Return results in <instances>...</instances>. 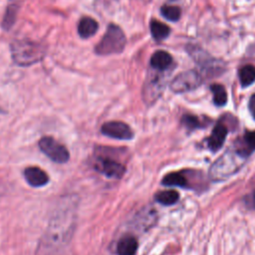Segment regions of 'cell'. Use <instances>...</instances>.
<instances>
[{
	"instance_id": "5b68a950",
	"label": "cell",
	"mask_w": 255,
	"mask_h": 255,
	"mask_svg": "<svg viewBox=\"0 0 255 255\" xmlns=\"http://www.w3.org/2000/svg\"><path fill=\"white\" fill-rule=\"evenodd\" d=\"M39 147L43 153L56 163H65L70 158L66 146L52 136H43L39 140Z\"/></svg>"
},
{
	"instance_id": "5bb4252c",
	"label": "cell",
	"mask_w": 255,
	"mask_h": 255,
	"mask_svg": "<svg viewBox=\"0 0 255 255\" xmlns=\"http://www.w3.org/2000/svg\"><path fill=\"white\" fill-rule=\"evenodd\" d=\"M172 63L171 56L165 51H156L150 58V65L156 71L166 70Z\"/></svg>"
},
{
	"instance_id": "9c48e42d",
	"label": "cell",
	"mask_w": 255,
	"mask_h": 255,
	"mask_svg": "<svg viewBox=\"0 0 255 255\" xmlns=\"http://www.w3.org/2000/svg\"><path fill=\"white\" fill-rule=\"evenodd\" d=\"M227 132H228V128H227L226 125L223 122H219L214 127L211 134L209 135V137L207 139L208 148L213 152L219 150L224 143Z\"/></svg>"
},
{
	"instance_id": "30bf717a",
	"label": "cell",
	"mask_w": 255,
	"mask_h": 255,
	"mask_svg": "<svg viewBox=\"0 0 255 255\" xmlns=\"http://www.w3.org/2000/svg\"><path fill=\"white\" fill-rule=\"evenodd\" d=\"M26 181L33 187H41L49 182L47 172L37 166H29L24 170Z\"/></svg>"
},
{
	"instance_id": "d6986e66",
	"label": "cell",
	"mask_w": 255,
	"mask_h": 255,
	"mask_svg": "<svg viewBox=\"0 0 255 255\" xmlns=\"http://www.w3.org/2000/svg\"><path fill=\"white\" fill-rule=\"evenodd\" d=\"M211 92L213 94V102L216 106L222 107L227 102V93L225 91V88L222 85L214 84L210 87Z\"/></svg>"
},
{
	"instance_id": "6da1fadb",
	"label": "cell",
	"mask_w": 255,
	"mask_h": 255,
	"mask_svg": "<svg viewBox=\"0 0 255 255\" xmlns=\"http://www.w3.org/2000/svg\"><path fill=\"white\" fill-rule=\"evenodd\" d=\"M77 221V204L75 200L66 198L58 204L47 226L37 255H58L73 236Z\"/></svg>"
},
{
	"instance_id": "8992f818",
	"label": "cell",
	"mask_w": 255,
	"mask_h": 255,
	"mask_svg": "<svg viewBox=\"0 0 255 255\" xmlns=\"http://www.w3.org/2000/svg\"><path fill=\"white\" fill-rule=\"evenodd\" d=\"M95 168L106 177L117 179L121 178L126 171L125 165L118 158L110 154L97 155Z\"/></svg>"
},
{
	"instance_id": "8fae6325",
	"label": "cell",
	"mask_w": 255,
	"mask_h": 255,
	"mask_svg": "<svg viewBox=\"0 0 255 255\" xmlns=\"http://www.w3.org/2000/svg\"><path fill=\"white\" fill-rule=\"evenodd\" d=\"M233 148L247 158L255 150V131H246L241 138L236 140Z\"/></svg>"
},
{
	"instance_id": "ba28073f",
	"label": "cell",
	"mask_w": 255,
	"mask_h": 255,
	"mask_svg": "<svg viewBox=\"0 0 255 255\" xmlns=\"http://www.w3.org/2000/svg\"><path fill=\"white\" fill-rule=\"evenodd\" d=\"M101 132L109 137L123 140H129L133 137V131L128 125L119 121L105 123L101 128Z\"/></svg>"
},
{
	"instance_id": "2e32d148",
	"label": "cell",
	"mask_w": 255,
	"mask_h": 255,
	"mask_svg": "<svg viewBox=\"0 0 255 255\" xmlns=\"http://www.w3.org/2000/svg\"><path fill=\"white\" fill-rule=\"evenodd\" d=\"M150 32H151V35L154 40L162 41L168 37V35L170 33V29L167 25H165L157 20H152L150 22Z\"/></svg>"
},
{
	"instance_id": "7c38bea8",
	"label": "cell",
	"mask_w": 255,
	"mask_h": 255,
	"mask_svg": "<svg viewBox=\"0 0 255 255\" xmlns=\"http://www.w3.org/2000/svg\"><path fill=\"white\" fill-rule=\"evenodd\" d=\"M137 240L133 236H124L117 245L118 255H135L137 251Z\"/></svg>"
},
{
	"instance_id": "e0dca14e",
	"label": "cell",
	"mask_w": 255,
	"mask_h": 255,
	"mask_svg": "<svg viewBox=\"0 0 255 255\" xmlns=\"http://www.w3.org/2000/svg\"><path fill=\"white\" fill-rule=\"evenodd\" d=\"M239 80L242 87L250 86L255 82V67L252 65H246L239 71Z\"/></svg>"
},
{
	"instance_id": "cb8c5ba5",
	"label": "cell",
	"mask_w": 255,
	"mask_h": 255,
	"mask_svg": "<svg viewBox=\"0 0 255 255\" xmlns=\"http://www.w3.org/2000/svg\"><path fill=\"white\" fill-rule=\"evenodd\" d=\"M255 107V95H253L250 99V102H249V108L252 109Z\"/></svg>"
},
{
	"instance_id": "52a82bcc",
	"label": "cell",
	"mask_w": 255,
	"mask_h": 255,
	"mask_svg": "<svg viewBox=\"0 0 255 255\" xmlns=\"http://www.w3.org/2000/svg\"><path fill=\"white\" fill-rule=\"evenodd\" d=\"M202 82L200 75L195 71H187L178 74L170 83V89L174 93H185L196 89Z\"/></svg>"
},
{
	"instance_id": "277c9868",
	"label": "cell",
	"mask_w": 255,
	"mask_h": 255,
	"mask_svg": "<svg viewBox=\"0 0 255 255\" xmlns=\"http://www.w3.org/2000/svg\"><path fill=\"white\" fill-rule=\"evenodd\" d=\"M127 39L123 30L119 26L111 24L100 43L96 46L95 51L102 56L119 54L124 51Z\"/></svg>"
},
{
	"instance_id": "d4e9b609",
	"label": "cell",
	"mask_w": 255,
	"mask_h": 255,
	"mask_svg": "<svg viewBox=\"0 0 255 255\" xmlns=\"http://www.w3.org/2000/svg\"><path fill=\"white\" fill-rule=\"evenodd\" d=\"M251 110V112H252V115H253V118L255 119V107L254 108H252V109H250Z\"/></svg>"
},
{
	"instance_id": "4fadbf2b",
	"label": "cell",
	"mask_w": 255,
	"mask_h": 255,
	"mask_svg": "<svg viewBox=\"0 0 255 255\" xmlns=\"http://www.w3.org/2000/svg\"><path fill=\"white\" fill-rule=\"evenodd\" d=\"M98 28L99 25L95 19L91 17H83L78 24V33L82 38L87 39L94 36L98 31Z\"/></svg>"
},
{
	"instance_id": "3957f363",
	"label": "cell",
	"mask_w": 255,
	"mask_h": 255,
	"mask_svg": "<svg viewBox=\"0 0 255 255\" xmlns=\"http://www.w3.org/2000/svg\"><path fill=\"white\" fill-rule=\"evenodd\" d=\"M13 60L20 66H30L41 61L45 55V48L41 44L31 41H17L11 45Z\"/></svg>"
},
{
	"instance_id": "ac0fdd59",
	"label": "cell",
	"mask_w": 255,
	"mask_h": 255,
	"mask_svg": "<svg viewBox=\"0 0 255 255\" xmlns=\"http://www.w3.org/2000/svg\"><path fill=\"white\" fill-rule=\"evenodd\" d=\"M154 198L162 205H172L178 200L179 195L175 190H163L157 192Z\"/></svg>"
},
{
	"instance_id": "7a4b0ae2",
	"label": "cell",
	"mask_w": 255,
	"mask_h": 255,
	"mask_svg": "<svg viewBox=\"0 0 255 255\" xmlns=\"http://www.w3.org/2000/svg\"><path fill=\"white\" fill-rule=\"evenodd\" d=\"M246 158L234 148L229 149L212 163L209 169V176L215 181L226 180L241 168Z\"/></svg>"
},
{
	"instance_id": "44dd1931",
	"label": "cell",
	"mask_w": 255,
	"mask_h": 255,
	"mask_svg": "<svg viewBox=\"0 0 255 255\" xmlns=\"http://www.w3.org/2000/svg\"><path fill=\"white\" fill-rule=\"evenodd\" d=\"M181 123L186 128H188L190 130H192L194 128H198L201 127V123H200L199 119L197 117L191 116V115L183 116L182 119H181Z\"/></svg>"
},
{
	"instance_id": "603a6c76",
	"label": "cell",
	"mask_w": 255,
	"mask_h": 255,
	"mask_svg": "<svg viewBox=\"0 0 255 255\" xmlns=\"http://www.w3.org/2000/svg\"><path fill=\"white\" fill-rule=\"evenodd\" d=\"M245 203L246 205H248L249 207L251 208H254L255 209V191L248 194L246 197H245Z\"/></svg>"
},
{
	"instance_id": "7402d4cb",
	"label": "cell",
	"mask_w": 255,
	"mask_h": 255,
	"mask_svg": "<svg viewBox=\"0 0 255 255\" xmlns=\"http://www.w3.org/2000/svg\"><path fill=\"white\" fill-rule=\"evenodd\" d=\"M12 17H13V18L15 17V13H14V8H13V7H12V9H11V8L8 9L7 14H6V16H5V20H4V22H3V26L7 27V26L13 25V24H12V23H13Z\"/></svg>"
},
{
	"instance_id": "ffe728a7",
	"label": "cell",
	"mask_w": 255,
	"mask_h": 255,
	"mask_svg": "<svg viewBox=\"0 0 255 255\" xmlns=\"http://www.w3.org/2000/svg\"><path fill=\"white\" fill-rule=\"evenodd\" d=\"M161 15L169 20V21H177L180 18L181 15V11L178 7L176 6H169V5H163L160 9Z\"/></svg>"
},
{
	"instance_id": "9a60e30c",
	"label": "cell",
	"mask_w": 255,
	"mask_h": 255,
	"mask_svg": "<svg viewBox=\"0 0 255 255\" xmlns=\"http://www.w3.org/2000/svg\"><path fill=\"white\" fill-rule=\"evenodd\" d=\"M162 184L165 186L187 187L188 181L182 172H170L162 178Z\"/></svg>"
}]
</instances>
